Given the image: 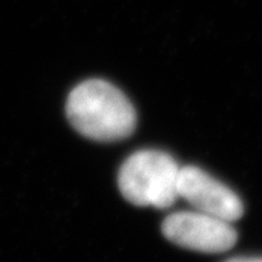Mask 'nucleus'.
Wrapping results in <instances>:
<instances>
[{"label": "nucleus", "instance_id": "nucleus-3", "mask_svg": "<svg viewBox=\"0 0 262 262\" xmlns=\"http://www.w3.org/2000/svg\"><path fill=\"white\" fill-rule=\"evenodd\" d=\"M162 231L173 244L208 254L225 253L234 247L238 238L232 222L196 210L169 215Z\"/></svg>", "mask_w": 262, "mask_h": 262}, {"label": "nucleus", "instance_id": "nucleus-1", "mask_svg": "<svg viewBox=\"0 0 262 262\" xmlns=\"http://www.w3.org/2000/svg\"><path fill=\"white\" fill-rule=\"evenodd\" d=\"M66 112L78 133L101 142L125 139L136 125L129 98L101 79L85 80L75 86L67 98Z\"/></svg>", "mask_w": 262, "mask_h": 262}, {"label": "nucleus", "instance_id": "nucleus-4", "mask_svg": "<svg viewBox=\"0 0 262 262\" xmlns=\"http://www.w3.org/2000/svg\"><path fill=\"white\" fill-rule=\"evenodd\" d=\"M178 194L196 211L233 222L244 212L243 203L227 186L196 166L180 168Z\"/></svg>", "mask_w": 262, "mask_h": 262}, {"label": "nucleus", "instance_id": "nucleus-2", "mask_svg": "<svg viewBox=\"0 0 262 262\" xmlns=\"http://www.w3.org/2000/svg\"><path fill=\"white\" fill-rule=\"evenodd\" d=\"M179 172L180 166L168 153L139 150L123 163L118 185L131 204L165 209L179 198Z\"/></svg>", "mask_w": 262, "mask_h": 262}, {"label": "nucleus", "instance_id": "nucleus-5", "mask_svg": "<svg viewBox=\"0 0 262 262\" xmlns=\"http://www.w3.org/2000/svg\"><path fill=\"white\" fill-rule=\"evenodd\" d=\"M226 262H262V257H234Z\"/></svg>", "mask_w": 262, "mask_h": 262}]
</instances>
